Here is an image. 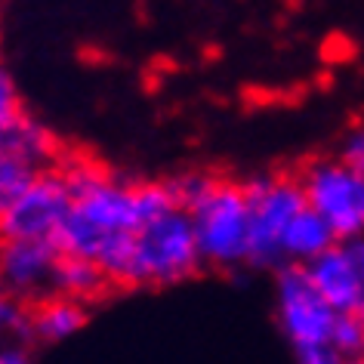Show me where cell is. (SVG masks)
Returning <instances> with one entry per match:
<instances>
[{"mask_svg": "<svg viewBox=\"0 0 364 364\" xmlns=\"http://www.w3.org/2000/svg\"><path fill=\"white\" fill-rule=\"evenodd\" d=\"M275 315L287 343L299 352L324 349L336 312L318 296L306 269L284 262L275 272Z\"/></svg>", "mask_w": 364, "mask_h": 364, "instance_id": "obj_5", "label": "cell"}, {"mask_svg": "<svg viewBox=\"0 0 364 364\" xmlns=\"http://www.w3.org/2000/svg\"><path fill=\"white\" fill-rule=\"evenodd\" d=\"M299 192L312 213L331 225L336 241L361 238L364 229V173L336 158H318L303 170Z\"/></svg>", "mask_w": 364, "mask_h": 364, "instance_id": "obj_4", "label": "cell"}, {"mask_svg": "<svg viewBox=\"0 0 364 364\" xmlns=\"http://www.w3.org/2000/svg\"><path fill=\"white\" fill-rule=\"evenodd\" d=\"M216 176H210V173H201V170H188V173H179L176 179H167L164 186H167V192L173 198V204L179 207V210H192V207L201 201V198L213 188Z\"/></svg>", "mask_w": 364, "mask_h": 364, "instance_id": "obj_16", "label": "cell"}, {"mask_svg": "<svg viewBox=\"0 0 364 364\" xmlns=\"http://www.w3.org/2000/svg\"><path fill=\"white\" fill-rule=\"evenodd\" d=\"M336 244V235L331 232L321 216L312 213L309 207H303L294 220L284 225L281 232V262H294V266H309L315 257H321L327 247Z\"/></svg>", "mask_w": 364, "mask_h": 364, "instance_id": "obj_10", "label": "cell"}, {"mask_svg": "<svg viewBox=\"0 0 364 364\" xmlns=\"http://www.w3.org/2000/svg\"><path fill=\"white\" fill-rule=\"evenodd\" d=\"M201 266L235 269L247 259V201L241 182L216 179L213 188L188 210Z\"/></svg>", "mask_w": 364, "mask_h": 364, "instance_id": "obj_2", "label": "cell"}, {"mask_svg": "<svg viewBox=\"0 0 364 364\" xmlns=\"http://www.w3.org/2000/svg\"><path fill=\"white\" fill-rule=\"evenodd\" d=\"M343 364H364L361 358H349V361H343Z\"/></svg>", "mask_w": 364, "mask_h": 364, "instance_id": "obj_22", "label": "cell"}, {"mask_svg": "<svg viewBox=\"0 0 364 364\" xmlns=\"http://www.w3.org/2000/svg\"><path fill=\"white\" fill-rule=\"evenodd\" d=\"M306 269L318 296L336 315L364 312V244L361 238L336 241L321 257H315Z\"/></svg>", "mask_w": 364, "mask_h": 364, "instance_id": "obj_7", "label": "cell"}, {"mask_svg": "<svg viewBox=\"0 0 364 364\" xmlns=\"http://www.w3.org/2000/svg\"><path fill=\"white\" fill-rule=\"evenodd\" d=\"M336 161H343L346 167L364 173V133H361V127H352V130L346 133V139L340 145V158Z\"/></svg>", "mask_w": 364, "mask_h": 364, "instance_id": "obj_19", "label": "cell"}, {"mask_svg": "<svg viewBox=\"0 0 364 364\" xmlns=\"http://www.w3.org/2000/svg\"><path fill=\"white\" fill-rule=\"evenodd\" d=\"M244 201H247V259L257 269H278L281 262V232L294 216L303 210L299 182L290 176H250L241 182Z\"/></svg>", "mask_w": 364, "mask_h": 364, "instance_id": "obj_3", "label": "cell"}, {"mask_svg": "<svg viewBox=\"0 0 364 364\" xmlns=\"http://www.w3.org/2000/svg\"><path fill=\"white\" fill-rule=\"evenodd\" d=\"M71 210V195L59 170H38L31 186L0 216V241H53Z\"/></svg>", "mask_w": 364, "mask_h": 364, "instance_id": "obj_6", "label": "cell"}, {"mask_svg": "<svg viewBox=\"0 0 364 364\" xmlns=\"http://www.w3.org/2000/svg\"><path fill=\"white\" fill-rule=\"evenodd\" d=\"M327 349L343 361L361 358V352H364V318L361 315H336L333 327H331V336H327Z\"/></svg>", "mask_w": 364, "mask_h": 364, "instance_id": "obj_14", "label": "cell"}, {"mask_svg": "<svg viewBox=\"0 0 364 364\" xmlns=\"http://www.w3.org/2000/svg\"><path fill=\"white\" fill-rule=\"evenodd\" d=\"M22 114V99H19V87H16L13 75L0 65V136L10 127L16 117Z\"/></svg>", "mask_w": 364, "mask_h": 364, "instance_id": "obj_18", "label": "cell"}, {"mask_svg": "<svg viewBox=\"0 0 364 364\" xmlns=\"http://www.w3.org/2000/svg\"><path fill=\"white\" fill-rule=\"evenodd\" d=\"M201 269L188 213L173 207L158 220L142 223L133 232V275L130 284L170 287L188 281Z\"/></svg>", "mask_w": 364, "mask_h": 364, "instance_id": "obj_1", "label": "cell"}, {"mask_svg": "<svg viewBox=\"0 0 364 364\" xmlns=\"http://www.w3.org/2000/svg\"><path fill=\"white\" fill-rule=\"evenodd\" d=\"M50 284L56 290V296H65V299H77V303H87V299L99 296L105 290V275L99 272V266L93 259H84V257H56L53 262V275H50Z\"/></svg>", "mask_w": 364, "mask_h": 364, "instance_id": "obj_13", "label": "cell"}, {"mask_svg": "<svg viewBox=\"0 0 364 364\" xmlns=\"http://www.w3.org/2000/svg\"><path fill=\"white\" fill-rule=\"evenodd\" d=\"M296 358H299V364H343V358H336L327 346L324 349H312V352H299Z\"/></svg>", "mask_w": 364, "mask_h": 364, "instance_id": "obj_20", "label": "cell"}, {"mask_svg": "<svg viewBox=\"0 0 364 364\" xmlns=\"http://www.w3.org/2000/svg\"><path fill=\"white\" fill-rule=\"evenodd\" d=\"M68 213L84 225H90L96 235H102V238L139 229V216H136L133 207V186L112 179L108 173L96 186H90L84 195H77L71 201Z\"/></svg>", "mask_w": 364, "mask_h": 364, "instance_id": "obj_8", "label": "cell"}, {"mask_svg": "<svg viewBox=\"0 0 364 364\" xmlns=\"http://www.w3.org/2000/svg\"><path fill=\"white\" fill-rule=\"evenodd\" d=\"M0 336H28V309L10 294H0Z\"/></svg>", "mask_w": 364, "mask_h": 364, "instance_id": "obj_17", "label": "cell"}, {"mask_svg": "<svg viewBox=\"0 0 364 364\" xmlns=\"http://www.w3.org/2000/svg\"><path fill=\"white\" fill-rule=\"evenodd\" d=\"M34 173L38 170L28 167L25 161L13 158V154H6V151H0V216L10 210L16 198L31 186Z\"/></svg>", "mask_w": 364, "mask_h": 364, "instance_id": "obj_15", "label": "cell"}, {"mask_svg": "<svg viewBox=\"0 0 364 364\" xmlns=\"http://www.w3.org/2000/svg\"><path fill=\"white\" fill-rule=\"evenodd\" d=\"M90 312L84 303L65 296H50L28 315V336L41 343H62L71 340L77 331H84Z\"/></svg>", "mask_w": 364, "mask_h": 364, "instance_id": "obj_11", "label": "cell"}, {"mask_svg": "<svg viewBox=\"0 0 364 364\" xmlns=\"http://www.w3.org/2000/svg\"><path fill=\"white\" fill-rule=\"evenodd\" d=\"M0 151L13 154V158L25 161L28 167L41 170L53 154H56V136L43 127L38 117L19 114L0 136Z\"/></svg>", "mask_w": 364, "mask_h": 364, "instance_id": "obj_12", "label": "cell"}, {"mask_svg": "<svg viewBox=\"0 0 364 364\" xmlns=\"http://www.w3.org/2000/svg\"><path fill=\"white\" fill-rule=\"evenodd\" d=\"M56 257L53 241H0V284L16 299L38 294L50 284Z\"/></svg>", "mask_w": 364, "mask_h": 364, "instance_id": "obj_9", "label": "cell"}, {"mask_svg": "<svg viewBox=\"0 0 364 364\" xmlns=\"http://www.w3.org/2000/svg\"><path fill=\"white\" fill-rule=\"evenodd\" d=\"M0 364H31V358L22 346H4L0 349Z\"/></svg>", "mask_w": 364, "mask_h": 364, "instance_id": "obj_21", "label": "cell"}]
</instances>
